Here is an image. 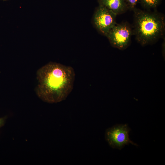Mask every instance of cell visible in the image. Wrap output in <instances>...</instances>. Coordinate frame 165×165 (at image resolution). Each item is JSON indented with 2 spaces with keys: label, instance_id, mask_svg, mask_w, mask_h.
Masks as SVG:
<instances>
[{
  "label": "cell",
  "instance_id": "1",
  "mask_svg": "<svg viewBox=\"0 0 165 165\" xmlns=\"http://www.w3.org/2000/svg\"><path fill=\"white\" fill-rule=\"evenodd\" d=\"M75 78L72 67L50 62L37 71V94L48 103L61 102L65 100L72 91Z\"/></svg>",
  "mask_w": 165,
  "mask_h": 165
},
{
  "label": "cell",
  "instance_id": "2",
  "mask_svg": "<svg viewBox=\"0 0 165 165\" xmlns=\"http://www.w3.org/2000/svg\"><path fill=\"white\" fill-rule=\"evenodd\" d=\"M133 33L141 46L154 43L164 35L165 29L163 15L135 8Z\"/></svg>",
  "mask_w": 165,
  "mask_h": 165
},
{
  "label": "cell",
  "instance_id": "3",
  "mask_svg": "<svg viewBox=\"0 0 165 165\" xmlns=\"http://www.w3.org/2000/svg\"><path fill=\"white\" fill-rule=\"evenodd\" d=\"M133 31L127 23L116 24L106 37L113 47L120 50L127 49L130 45Z\"/></svg>",
  "mask_w": 165,
  "mask_h": 165
},
{
  "label": "cell",
  "instance_id": "4",
  "mask_svg": "<svg viewBox=\"0 0 165 165\" xmlns=\"http://www.w3.org/2000/svg\"><path fill=\"white\" fill-rule=\"evenodd\" d=\"M130 130V129L127 124L117 125L106 130L105 138L113 148L121 149L129 143L137 146L129 138V133Z\"/></svg>",
  "mask_w": 165,
  "mask_h": 165
},
{
  "label": "cell",
  "instance_id": "5",
  "mask_svg": "<svg viewBox=\"0 0 165 165\" xmlns=\"http://www.w3.org/2000/svg\"><path fill=\"white\" fill-rule=\"evenodd\" d=\"M117 15L101 6L96 9L93 17V22L96 28L106 36L109 31L116 24Z\"/></svg>",
  "mask_w": 165,
  "mask_h": 165
},
{
  "label": "cell",
  "instance_id": "6",
  "mask_svg": "<svg viewBox=\"0 0 165 165\" xmlns=\"http://www.w3.org/2000/svg\"><path fill=\"white\" fill-rule=\"evenodd\" d=\"M99 5L103 6L117 15L123 14L129 9L125 0H98Z\"/></svg>",
  "mask_w": 165,
  "mask_h": 165
},
{
  "label": "cell",
  "instance_id": "7",
  "mask_svg": "<svg viewBox=\"0 0 165 165\" xmlns=\"http://www.w3.org/2000/svg\"><path fill=\"white\" fill-rule=\"evenodd\" d=\"M161 0H139L142 6L146 9L156 8Z\"/></svg>",
  "mask_w": 165,
  "mask_h": 165
},
{
  "label": "cell",
  "instance_id": "8",
  "mask_svg": "<svg viewBox=\"0 0 165 165\" xmlns=\"http://www.w3.org/2000/svg\"><path fill=\"white\" fill-rule=\"evenodd\" d=\"M129 9L133 10L139 0H125Z\"/></svg>",
  "mask_w": 165,
  "mask_h": 165
},
{
  "label": "cell",
  "instance_id": "9",
  "mask_svg": "<svg viewBox=\"0 0 165 165\" xmlns=\"http://www.w3.org/2000/svg\"><path fill=\"white\" fill-rule=\"evenodd\" d=\"M5 119V117L0 118V128L4 125Z\"/></svg>",
  "mask_w": 165,
  "mask_h": 165
}]
</instances>
